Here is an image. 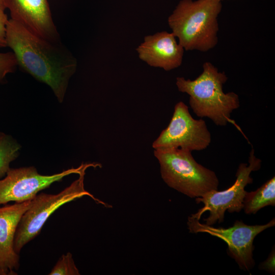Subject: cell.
<instances>
[{"instance_id": "6da1fadb", "label": "cell", "mask_w": 275, "mask_h": 275, "mask_svg": "<svg viewBox=\"0 0 275 275\" xmlns=\"http://www.w3.org/2000/svg\"><path fill=\"white\" fill-rule=\"evenodd\" d=\"M7 46L13 51L17 65L39 81L48 85L59 102L64 100L76 61L61 43L35 34L10 19L6 25Z\"/></svg>"}, {"instance_id": "7a4b0ae2", "label": "cell", "mask_w": 275, "mask_h": 275, "mask_svg": "<svg viewBox=\"0 0 275 275\" xmlns=\"http://www.w3.org/2000/svg\"><path fill=\"white\" fill-rule=\"evenodd\" d=\"M227 79L224 72L206 62L203 65L202 72L195 79L178 77L176 84L179 91L189 96V105L198 117L208 118L216 125L224 126L231 121V114L240 106L236 93L223 91Z\"/></svg>"}, {"instance_id": "3957f363", "label": "cell", "mask_w": 275, "mask_h": 275, "mask_svg": "<svg viewBox=\"0 0 275 275\" xmlns=\"http://www.w3.org/2000/svg\"><path fill=\"white\" fill-rule=\"evenodd\" d=\"M221 0H181L168 19L172 33L185 50L205 52L218 42Z\"/></svg>"}, {"instance_id": "277c9868", "label": "cell", "mask_w": 275, "mask_h": 275, "mask_svg": "<svg viewBox=\"0 0 275 275\" xmlns=\"http://www.w3.org/2000/svg\"><path fill=\"white\" fill-rule=\"evenodd\" d=\"M154 155L160 164L162 180L171 188L192 198L217 190L219 181L216 174L198 163L191 151L157 149Z\"/></svg>"}, {"instance_id": "5b68a950", "label": "cell", "mask_w": 275, "mask_h": 275, "mask_svg": "<svg viewBox=\"0 0 275 275\" xmlns=\"http://www.w3.org/2000/svg\"><path fill=\"white\" fill-rule=\"evenodd\" d=\"M85 172L84 171L78 174L79 177L76 180L59 193L47 194L42 193L37 194L32 200V205L22 215L16 231L14 248L17 254L40 233L45 222L52 213L66 203L87 196L97 204L107 208L112 207L85 189Z\"/></svg>"}, {"instance_id": "8992f818", "label": "cell", "mask_w": 275, "mask_h": 275, "mask_svg": "<svg viewBox=\"0 0 275 275\" xmlns=\"http://www.w3.org/2000/svg\"><path fill=\"white\" fill-rule=\"evenodd\" d=\"M248 161L249 163H240L236 173V180L231 186L222 191L211 190L196 198L197 203L204 204L197 213L192 214L196 218L200 219L202 215L208 211L209 215L204 221L205 224L212 226L217 222L220 223L224 221L226 211L230 213L239 212L243 209L246 191L245 187L253 181L250 174L259 170L261 166V160L255 156L253 148L250 153Z\"/></svg>"}, {"instance_id": "52a82bcc", "label": "cell", "mask_w": 275, "mask_h": 275, "mask_svg": "<svg viewBox=\"0 0 275 275\" xmlns=\"http://www.w3.org/2000/svg\"><path fill=\"white\" fill-rule=\"evenodd\" d=\"M99 163H82L77 168H72L51 175L38 173L34 167L10 169L5 178L0 179V205L10 202L21 203L33 199L39 191L48 188L55 182L72 174H79L90 168H100Z\"/></svg>"}, {"instance_id": "ba28073f", "label": "cell", "mask_w": 275, "mask_h": 275, "mask_svg": "<svg viewBox=\"0 0 275 275\" xmlns=\"http://www.w3.org/2000/svg\"><path fill=\"white\" fill-rule=\"evenodd\" d=\"M190 233H207L224 241L228 245V254L244 270L250 271L255 265L253 259L255 237L264 230L275 225L274 218L265 225H248L237 220L232 227L224 228L202 224L193 214L188 217Z\"/></svg>"}, {"instance_id": "9c48e42d", "label": "cell", "mask_w": 275, "mask_h": 275, "mask_svg": "<svg viewBox=\"0 0 275 275\" xmlns=\"http://www.w3.org/2000/svg\"><path fill=\"white\" fill-rule=\"evenodd\" d=\"M211 142V135L203 119H194L188 106L182 101L174 107L172 118L168 127L153 142L154 149L179 148L202 151Z\"/></svg>"}, {"instance_id": "30bf717a", "label": "cell", "mask_w": 275, "mask_h": 275, "mask_svg": "<svg viewBox=\"0 0 275 275\" xmlns=\"http://www.w3.org/2000/svg\"><path fill=\"white\" fill-rule=\"evenodd\" d=\"M12 19L35 34L54 43L60 37L51 16L47 0H4Z\"/></svg>"}, {"instance_id": "8fae6325", "label": "cell", "mask_w": 275, "mask_h": 275, "mask_svg": "<svg viewBox=\"0 0 275 275\" xmlns=\"http://www.w3.org/2000/svg\"><path fill=\"white\" fill-rule=\"evenodd\" d=\"M32 200L0 207V275L17 274L19 257L14 248L15 235L20 220L32 205Z\"/></svg>"}, {"instance_id": "7c38bea8", "label": "cell", "mask_w": 275, "mask_h": 275, "mask_svg": "<svg viewBox=\"0 0 275 275\" xmlns=\"http://www.w3.org/2000/svg\"><path fill=\"white\" fill-rule=\"evenodd\" d=\"M136 51L149 65L170 71L181 65L184 49L172 32L162 31L145 36Z\"/></svg>"}, {"instance_id": "4fadbf2b", "label": "cell", "mask_w": 275, "mask_h": 275, "mask_svg": "<svg viewBox=\"0 0 275 275\" xmlns=\"http://www.w3.org/2000/svg\"><path fill=\"white\" fill-rule=\"evenodd\" d=\"M243 209L246 214H255L267 206L275 205V178L267 180L256 190L246 191Z\"/></svg>"}, {"instance_id": "5bb4252c", "label": "cell", "mask_w": 275, "mask_h": 275, "mask_svg": "<svg viewBox=\"0 0 275 275\" xmlns=\"http://www.w3.org/2000/svg\"><path fill=\"white\" fill-rule=\"evenodd\" d=\"M20 145L11 136L0 133V179L10 169V163L19 155Z\"/></svg>"}, {"instance_id": "9a60e30c", "label": "cell", "mask_w": 275, "mask_h": 275, "mask_svg": "<svg viewBox=\"0 0 275 275\" xmlns=\"http://www.w3.org/2000/svg\"><path fill=\"white\" fill-rule=\"evenodd\" d=\"M50 275H79L72 255L68 252L63 255L49 273Z\"/></svg>"}, {"instance_id": "2e32d148", "label": "cell", "mask_w": 275, "mask_h": 275, "mask_svg": "<svg viewBox=\"0 0 275 275\" xmlns=\"http://www.w3.org/2000/svg\"><path fill=\"white\" fill-rule=\"evenodd\" d=\"M17 65L13 52H0V82L8 73L14 71Z\"/></svg>"}, {"instance_id": "e0dca14e", "label": "cell", "mask_w": 275, "mask_h": 275, "mask_svg": "<svg viewBox=\"0 0 275 275\" xmlns=\"http://www.w3.org/2000/svg\"><path fill=\"white\" fill-rule=\"evenodd\" d=\"M8 21L7 15L5 12H0V47L7 46L6 39V25Z\"/></svg>"}, {"instance_id": "ac0fdd59", "label": "cell", "mask_w": 275, "mask_h": 275, "mask_svg": "<svg viewBox=\"0 0 275 275\" xmlns=\"http://www.w3.org/2000/svg\"><path fill=\"white\" fill-rule=\"evenodd\" d=\"M275 252L274 248L272 250L267 259L261 263L259 265L260 269H263L274 274L275 271Z\"/></svg>"}, {"instance_id": "d6986e66", "label": "cell", "mask_w": 275, "mask_h": 275, "mask_svg": "<svg viewBox=\"0 0 275 275\" xmlns=\"http://www.w3.org/2000/svg\"><path fill=\"white\" fill-rule=\"evenodd\" d=\"M6 9V8L4 4V1L0 0V12H4Z\"/></svg>"}, {"instance_id": "ffe728a7", "label": "cell", "mask_w": 275, "mask_h": 275, "mask_svg": "<svg viewBox=\"0 0 275 275\" xmlns=\"http://www.w3.org/2000/svg\"><path fill=\"white\" fill-rule=\"evenodd\" d=\"M221 1H224V0H221Z\"/></svg>"}, {"instance_id": "44dd1931", "label": "cell", "mask_w": 275, "mask_h": 275, "mask_svg": "<svg viewBox=\"0 0 275 275\" xmlns=\"http://www.w3.org/2000/svg\"><path fill=\"white\" fill-rule=\"evenodd\" d=\"M1 133V132H0Z\"/></svg>"}]
</instances>
